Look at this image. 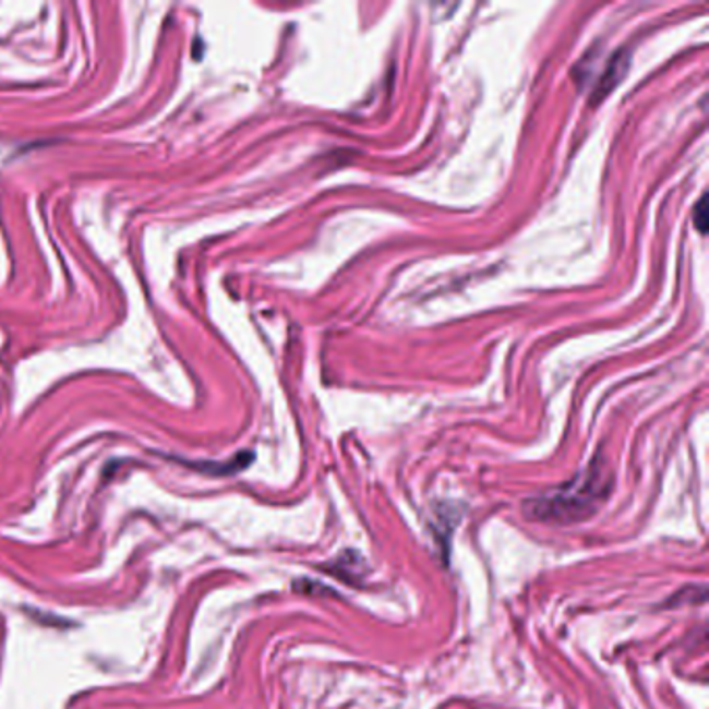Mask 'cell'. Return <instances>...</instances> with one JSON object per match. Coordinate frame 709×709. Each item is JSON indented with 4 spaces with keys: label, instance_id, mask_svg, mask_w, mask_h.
<instances>
[{
    "label": "cell",
    "instance_id": "obj_1",
    "mask_svg": "<svg viewBox=\"0 0 709 709\" xmlns=\"http://www.w3.org/2000/svg\"><path fill=\"white\" fill-rule=\"evenodd\" d=\"M612 472L598 458L577 474L568 485L554 493L532 497L525 502V516L534 522L548 525H575L589 520L605 504L612 493Z\"/></svg>",
    "mask_w": 709,
    "mask_h": 709
},
{
    "label": "cell",
    "instance_id": "obj_2",
    "mask_svg": "<svg viewBox=\"0 0 709 709\" xmlns=\"http://www.w3.org/2000/svg\"><path fill=\"white\" fill-rule=\"evenodd\" d=\"M329 573H333V577L341 578L346 580L348 585H360L362 578L369 575L366 570V562L364 557L354 552V550H346L341 554L335 557V562H332L329 566H325Z\"/></svg>",
    "mask_w": 709,
    "mask_h": 709
},
{
    "label": "cell",
    "instance_id": "obj_3",
    "mask_svg": "<svg viewBox=\"0 0 709 709\" xmlns=\"http://www.w3.org/2000/svg\"><path fill=\"white\" fill-rule=\"evenodd\" d=\"M628 71V52L626 50H618L612 61L608 63V69L603 71L601 80H599L598 88L591 94V103H601L612 89L616 88L621 84L622 77L626 75Z\"/></svg>",
    "mask_w": 709,
    "mask_h": 709
},
{
    "label": "cell",
    "instance_id": "obj_4",
    "mask_svg": "<svg viewBox=\"0 0 709 709\" xmlns=\"http://www.w3.org/2000/svg\"><path fill=\"white\" fill-rule=\"evenodd\" d=\"M708 196L704 194L701 200L697 202V206H695V225H697L699 233L708 231Z\"/></svg>",
    "mask_w": 709,
    "mask_h": 709
}]
</instances>
